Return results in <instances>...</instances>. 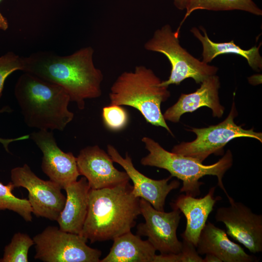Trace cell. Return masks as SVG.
I'll list each match as a JSON object with an SVG mask.
<instances>
[{
	"mask_svg": "<svg viewBox=\"0 0 262 262\" xmlns=\"http://www.w3.org/2000/svg\"><path fill=\"white\" fill-rule=\"evenodd\" d=\"M94 50L91 46L81 48L67 56L40 51L23 57V71L63 87L70 101L80 110L85 108V100L102 94V71L94 63Z\"/></svg>",
	"mask_w": 262,
	"mask_h": 262,
	"instance_id": "cell-1",
	"label": "cell"
},
{
	"mask_svg": "<svg viewBox=\"0 0 262 262\" xmlns=\"http://www.w3.org/2000/svg\"><path fill=\"white\" fill-rule=\"evenodd\" d=\"M129 181L111 188L90 189L86 218L79 234L91 243L113 240L131 229L141 214L140 198Z\"/></svg>",
	"mask_w": 262,
	"mask_h": 262,
	"instance_id": "cell-2",
	"label": "cell"
},
{
	"mask_svg": "<svg viewBox=\"0 0 262 262\" xmlns=\"http://www.w3.org/2000/svg\"><path fill=\"white\" fill-rule=\"evenodd\" d=\"M14 94L26 124L41 130L63 131L73 120L68 109L70 98L61 86L24 72Z\"/></svg>",
	"mask_w": 262,
	"mask_h": 262,
	"instance_id": "cell-3",
	"label": "cell"
},
{
	"mask_svg": "<svg viewBox=\"0 0 262 262\" xmlns=\"http://www.w3.org/2000/svg\"><path fill=\"white\" fill-rule=\"evenodd\" d=\"M150 68L136 66L133 71L122 73L110 88V104L131 106L138 110L146 121L165 129L173 135L161 110V105L170 96L168 87Z\"/></svg>",
	"mask_w": 262,
	"mask_h": 262,
	"instance_id": "cell-4",
	"label": "cell"
},
{
	"mask_svg": "<svg viewBox=\"0 0 262 262\" xmlns=\"http://www.w3.org/2000/svg\"><path fill=\"white\" fill-rule=\"evenodd\" d=\"M142 141L149 153L143 157L141 164L144 166L157 167L168 171L172 177L182 181L180 192L193 197L200 193V187L203 183L199 179L206 175L217 177L218 185L229 196L223 183V177L233 164V156L230 150L217 162L210 165L202 163L191 157L169 152L158 143L148 137H144Z\"/></svg>",
	"mask_w": 262,
	"mask_h": 262,
	"instance_id": "cell-5",
	"label": "cell"
},
{
	"mask_svg": "<svg viewBox=\"0 0 262 262\" xmlns=\"http://www.w3.org/2000/svg\"><path fill=\"white\" fill-rule=\"evenodd\" d=\"M148 51L161 53L168 59L171 66L168 80L160 85H179L187 78L200 83L209 76L215 75L218 68L196 58L180 44L179 34L173 32L171 26L165 24L156 30L152 37L144 44Z\"/></svg>",
	"mask_w": 262,
	"mask_h": 262,
	"instance_id": "cell-6",
	"label": "cell"
},
{
	"mask_svg": "<svg viewBox=\"0 0 262 262\" xmlns=\"http://www.w3.org/2000/svg\"><path fill=\"white\" fill-rule=\"evenodd\" d=\"M237 112L233 102L228 117L217 125L207 128H192L190 131L196 133V138L190 142H182L175 146L171 152L191 157L202 162L210 155H222L223 147L230 140L241 137L253 138L262 142L261 132H255L253 128L243 129L234 121Z\"/></svg>",
	"mask_w": 262,
	"mask_h": 262,
	"instance_id": "cell-7",
	"label": "cell"
},
{
	"mask_svg": "<svg viewBox=\"0 0 262 262\" xmlns=\"http://www.w3.org/2000/svg\"><path fill=\"white\" fill-rule=\"evenodd\" d=\"M34 259L44 262H100L101 251L89 246L79 234L48 226L33 238Z\"/></svg>",
	"mask_w": 262,
	"mask_h": 262,
	"instance_id": "cell-8",
	"label": "cell"
},
{
	"mask_svg": "<svg viewBox=\"0 0 262 262\" xmlns=\"http://www.w3.org/2000/svg\"><path fill=\"white\" fill-rule=\"evenodd\" d=\"M11 179L15 188L27 190L28 200L35 215L57 220L66 200L60 186L50 180L39 178L26 164L11 170Z\"/></svg>",
	"mask_w": 262,
	"mask_h": 262,
	"instance_id": "cell-9",
	"label": "cell"
},
{
	"mask_svg": "<svg viewBox=\"0 0 262 262\" xmlns=\"http://www.w3.org/2000/svg\"><path fill=\"white\" fill-rule=\"evenodd\" d=\"M141 214L145 222L137 226L136 234L145 236L156 250L160 254H177L182 247V243L177 236L181 212L173 209L166 213L155 209L147 201L140 198Z\"/></svg>",
	"mask_w": 262,
	"mask_h": 262,
	"instance_id": "cell-10",
	"label": "cell"
},
{
	"mask_svg": "<svg viewBox=\"0 0 262 262\" xmlns=\"http://www.w3.org/2000/svg\"><path fill=\"white\" fill-rule=\"evenodd\" d=\"M230 206L216 210L215 219L223 222L227 234L253 253L262 251V215L227 196Z\"/></svg>",
	"mask_w": 262,
	"mask_h": 262,
	"instance_id": "cell-11",
	"label": "cell"
},
{
	"mask_svg": "<svg viewBox=\"0 0 262 262\" xmlns=\"http://www.w3.org/2000/svg\"><path fill=\"white\" fill-rule=\"evenodd\" d=\"M30 138L42 152L41 168L49 180L62 189L77 180L80 174L76 157L59 148L51 131L38 130L31 133Z\"/></svg>",
	"mask_w": 262,
	"mask_h": 262,
	"instance_id": "cell-12",
	"label": "cell"
},
{
	"mask_svg": "<svg viewBox=\"0 0 262 262\" xmlns=\"http://www.w3.org/2000/svg\"><path fill=\"white\" fill-rule=\"evenodd\" d=\"M107 153L114 162L120 165L133 183L132 194L137 198L149 202L155 209L164 211L166 198L173 190L177 189L180 182L173 180L169 182L171 175L165 179L156 180L146 176L137 170L128 152L123 158L112 145H108Z\"/></svg>",
	"mask_w": 262,
	"mask_h": 262,
	"instance_id": "cell-13",
	"label": "cell"
},
{
	"mask_svg": "<svg viewBox=\"0 0 262 262\" xmlns=\"http://www.w3.org/2000/svg\"><path fill=\"white\" fill-rule=\"evenodd\" d=\"M76 160L80 175L86 178L91 189L111 188L130 180L127 173L117 169L108 153L97 145L81 149Z\"/></svg>",
	"mask_w": 262,
	"mask_h": 262,
	"instance_id": "cell-14",
	"label": "cell"
},
{
	"mask_svg": "<svg viewBox=\"0 0 262 262\" xmlns=\"http://www.w3.org/2000/svg\"><path fill=\"white\" fill-rule=\"evenodd\" d=\"M200 83V87L195 92L181 94L177 102L163 114L165 120L177 123L184 113H192L203 106L211 109L213 117H222L225 108L219 101L218 76H209Z\"/></svg>",
	"mask_w": 262,
	"mask_h": 262,
	"instance_id": "cell-15",
	"label": "cell"
},
{
	"mask_svg": "<svg viewBox=\"0 0 262 262\" xmlns=\"http://www.w3.org/2000/svg\"><path fill=\"white\" fill-rule=\"evenodd\" d=\"M215 189V187H212L206 195L200 198L182 194L171 203L172 209L179 210L186 219V228L181 234V238L195 247L214 204L221 199L220 196H214Z\"/></svg>",
	"mask_w": 262,
	"mask_h": 262,
	"instance_id": "cell-16",
	"label": "cell"
},
{
	"mask_svg": "<svg viewBox=\"0 0 262 262\" xmlns=\"http://www.w3.org/2000/svg\"><path fill=\"white\" fill-rule=\"evenodd\" d=\"M196 248L199 254H213L222 262L257 261L255 256L247 254L240 246L230 241L225 230L209 221L202 229Z\"/></svg>",
	"mask_w": 262,
	"mask_h": 262,
	"instance_id": "cell-17",
	"label": "cell"
},
{
	"mask_svg": "<svg viewBox=\"0 0 262 262\" xmlns=\"http://www.w3.org/2000/svg\"><path fill=\"white\" fill-rule=\"evenodd\" d=\"M64 207L56 221L62 230L80 234L87 215L90 190L84 177L67 186Z\"/></svg>",
	"mask_w": 262,
	"mask_h": 262,
	"instance_id": "cell-18",
	"label": "cell"
},
{
	"mask_svg": "<svg viewBox=\"0 0 262 262\" xmlns=\"http://www.w3.org/2000/svg\"><path fill=\"white\" fill-rule=\"evenodd\" d=\"M113 241L109 253L100 262H154L156 249L140 236L130 231Z\"/></svg>",
	"mask_w": 262,
	"mask_h": 262,
	"instance_id": "cell-19",
	"label": "cell"
},
{
	"mask_svg": "<svg viewBox=\"0 0 262 262\" xmlns=\"http://www.w3.org/2000/svg\"><path fill=\"white\" fill-rule=\"evenodd\" d=\"M200 28L202 31L203 35L196 27H193L190 31L202 44L203 62L208 64L219 55L232 53L245 58L253 69L257 71L262 69V58L259 51L261 45L246 50L236 45L233 40L228 42H214L208 37L206 30L201 26Z\"/></svg>",
	"mask_w": 262,
	"mask_h": 262,
	"instance_id": "cell-20",
	"label": "cell"
},
{
	"mask_svg": "<svg viewBox=\"0 0 262 262\" xmlns=\"http://www.w3.org/2000/svg\"><path fill=\"white\" fill-rule=\"evenodd\" d=\"M186 13L176 32L180 33V27L186 18L197 10L210 11L242 10L251 14L261 16L262 10L252 0H187Z\"/></svg>",
	"mask_w": 262,
	"mask_h": 262,
	"instance_id": "cell-21",
	"label": "cell"
},
{
	"mask_svg": "<svg viewBox=\"0 0 262 262\" xmlns=\"http://www.w3.org/2000/svg\"><path fill=\"white\" fill-rule=\"evenodd\" d=\"M12 181L7 185L0 182V210H8L18 214L26 222L32 221V208L28 199L19 198L13 193Z\"/></svg>",
	"mask_w": 262,
	"mask_h": 262,
	"instance_id": "cell-22",
	"label": "cell"
},
{
	"mask_svg": "<svg viewBox=\"0 0 262 262\" xmlns=\"http://www.w3.org/2000/svg\"><path fill=\"white\" fill-rule=\"evenodd\" d=\"M34 242L27 234L16 232L5 246L0 262H28V252Z\"/></svg>",
	"mask_w": 262,
	"mask_h": 262,
	"instance_id": "cell-23",
	"label": "cell"
},
{
	"mask_svg": "<svg viewBox=\"0 0 262 262\" xmlns=\"http://www.w3.org/2000/svg\"><path fill=\"white\" fill-rule=\"evenodd\" d=\"M23 57L12 51H9L0 57V99L7 78L14 72L23 71ZM10 111L9 107H4L0 109V113Z\"/></svg>",
	"mask_w": 262,
	"mask_h": 262,
	"instance_id": "cell-24",
	"label": "cell"
},
{
	"mask_svg": "<svg viewBox=\"0 0 262 262\" xmlns=\"http://www.w3.org/2000/svg\"><path fill=\"white\" fill-rule=\"evenodd\" d=\"M102 117L105 126L109 130L118 131L128 124L129 115L121 105L110 104L102 108Z\"/></svg>",
	"mask_w": 262,
	"mask_h": 262,
	"instance_id": "cell-25",
	"label": "cell"
},
{
	"mask_svg": "<svg viewBox=\"0 0 262 262\" xmlns=\"http://www.w3.org/2000/svg\"><path fill=\"white\" fill-rule=\"evenodd\" d=\"M182 240V247L180 252L156 255L154 262H204L196 247L191 243Z\"/></svg>",
	"mask_w": 262,
	"mask_h": 262,
	"instance_id": "cell-26",
	"label": "cell"
},
{
	"mask_svg": "<svg viewBox=\"0 0 262 262\" xmlns=\"http://www.w3.org/2000/svg\"><path fill=\"white\" fill-rule=\"evenodd\" d=\"M30 138V134L24 135L15 138H3L0 137V143L3 145V147L7 152H10L8 149L9 145L15 141L27 140Z\"/></svg>",
	"mask_w": 262,
	"mask_h": 262,
	"instance_id": "cell-27",
	"label": "cell"
},
{
	"mask_svg": "<svg viewBox=\"0 0 262 262\" xmlns=\"http://www.w3.org/2000/svg\"><path fill=\"white\" fill-rule=\"evenodd\" d=\"M2 0H0V2ZM9 27V24L6 17L0 12V29L5 31Z\"/></svg>",
	"mask_w": 262,
	"mask_h": 262,
	"instance_id": "cell-28",
	"label": "cell"
},
{
	"mask_svg": "<svg viewBox=\"0 0 262 262\" xmlns=\"http://www.w3.org/2000/svg\"><path fill=\"white\" fill-rule=\"evenodd\" d=\"M204 262H222V261L215 255L212 254H206L203 259Z\"/></svg>",
	"mask_w": 262,
	"mask_h": 262,
	"instance_id": "cell-29",
	"label": "cell"
},
{
	"mask_svg": "<svg viewBox=\"0 0 262 262\" xmlns=\"http://www.w3.org/2000/svg\"><path fill=\"white\" fill-rule=\"evenodd\" d=\"M174 5L176 7L180 10L185 9L187 0H173Z\"/></svg>",
	"mask_w": 262,
	"mask_h": 262,
	"instance_id": "cell-30",
	"label": "cell"
}]
</instances>
